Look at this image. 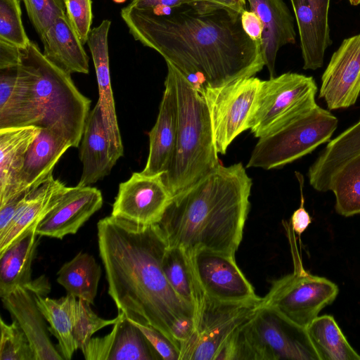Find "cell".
I'll list each match as a JSON object with an SVG mask.
<instances>
[{"instance_id":"obj_31","label":"cell","mask_w":360,"mask_h":360,"mask_svg":"<svg viewBox=\"0 0 360 360\" xmlns=\"http://www.w3.org/2000/svg\"><path fill=\"white\" fill-rule=\"evenodd\" d=\"M305 329L319 360H360L333 316H318Z\"/></svg>"},{"instance_id":"obj_12","label":"cell","mask_w":360,"mask_h":360,"mask_svg":"<svg viewBox=\"0 0 360 360\" xmlns=\"http://www.w3.org/2000/svg\"><path fill=\"white\" fill-rule=\"evenodd\" d=\"M188 252L204 295L224 302L261 298L236 264L235 256L205 249Z\"/></svg>"},{"instance_id":"obj_14","label":"cell","mask_w":360,"mask_h":360,"mask_svg":"<svg viewBox=\"0 0 360 360\" xmlns=\"http://www.w3.org/2000/svg\"><path fill=\"white\" fill-rule=\"evenodd\" d=\"M360 94V34L345 39L321 77L319 97L329 110L349 108Z\"/></svg>"},{"instance_id":"obj_39","label":"cell","mask_w":360,"mask_h":360,"mask_svg":"<svg viewBox=\"0 0 360 360\" xmlns=\"http://www.w3.org/2000/svg\"><path fill=\"white\" fill-rule=\"evenodd\" d=\"M132 323L143 333L161 359L179 360L180 353L179 349L161 332L150 326Z\"/></svg>"},{"instance_id":"obj_29","label":"cell","mask_w":360,"mask_h":360,"mask_svg":"<svg viewBox=\"0 0 360 360\" xmlns=\"http://www.w3.org/2000/svg\"><path fill=\"white\" fill-rule=\"evenodd\" d=\"M162 268L174 290L193 308L195 314L204 293L195 276L189 252L182 248L167 246Z\"/></svg>"},{"instance_id":"obj_46","label":"cell","mask_w":360,"mask_h":360,"mask_svg":"<svg viewBox=\"0 0 360 360\" xmlns=\"http://www.w3.org/2000/svg\"><path fill=\"white\" fill-rule=\"evenodd\" d=\"M112 1L116 3H122V2L125 1L126 0H112Z\"/></svg>"},{"instance_id":"obj_7","label":"cell","mask_w":360,"mask_h":360,"mask_svg":"<svg viewBox=\"0 0 360 360\" xmlns=\"http://www.w3.org/2000/svg\"><path fill=\"white\" fill-rule=\"evenodd\" d=\"M234 360H319L306 329L260 306L237 334Z\"/></svg>"},{"instance_id":"obj_6","label":"cell","mask_w":360,"mask_h":360,"mask_svg":"<svg viewBox=\"0 0 360 360\" xmlns=\"http://www.w3.org/2000/svg\"><path fill=\"white\" fill-rule=\"evenodd\" d=\"M338 123L330 111L316 105L259 138L246 167L268 170L292 162L328 142Z\"/></svg>"},{"instance_id":"obj_26","label":"cell","mask_w":360,"mask_h":360,"mask_svg":"<svg viewBox=\"0 0 360 360\" xmlns=\"http://www.w3.org/2000/svg\"><path fill=\"white\" fill-rule=\"evenodd\" d=\"M360 154V119L327 144L308 172L310 185L316 191H330L337 172L350 159Z\"/></svg>"},{"instance_id":"obj_4","label":"cell","mask_w":360,"mask_h":360,"mask_svg":"<svg viewBox=\"0 0 360 360\" xmlns=\"http://www.w3.org/2000/svg\"><path fill=\"white\" fill-rule=\"evenodd\" d=\"M91 103L70 75L49 60L30 41L19 49L17 77L6 75L0 79V129H51L77 148Z\"/></svg>"},{"instance_id":"obj_13","label":"cell","mask_w":360,"mask_h":360,"mask_svg":"<svg viewBox=\"0 0 360 360\" xmlns=\"http://www.w3.org/2000/svg\"><path fill=\"white\" fill-rule=\"evenodd\" d=\"M172 198L162 174L134 172L120 184L111 215L139 224H158Z\"/></svg>"},{"instance_id":"obj_2","label":"cell","mask_w":360,"mask_h":360,"mask_svg":"<svg viewBox=\"0 0 360 360\" xmlns=\"http://www.w3.org/2000/svg\"><path fill=\"white\" fill-rule=\"evenodd\" d=\"M97 236L108 292L118 312L157 329L177 348L174 328L181 320H195V311L165 274L162 259L168 245L158 225L110 215L98 221Z\"/></svg>"},{"instance_id":"obj_10","label":"cell","mask_w":360,"mask_h":360,"mask_svg":"<svg viewBox=\"0 0 360 360\" xmlns=\"http://www.w3.org/2000/svg\"><path fill=\"white\" fill-rule=\"evenodd\" d=\"M338 287L330 280L306 271L302 266L293 273L272 283L260 306L278 312L291 323L306 328L338 294Z\"/></svg>"},{"instance_id":"obj_3","label":"cell","mask_w":360,"mask_h":360,"mask_svg":"<svg viewBox=\"0 0 360 360\" xmlns=\"http://www.w3.org/2000/svg\"><path fill=\"white\" fill-rule=\"evenodd\" d=\"M252 185L241 162L220 163L172 196L157 224L167 245L235 256L250 210Z\"/></svg>"},{"instance_id":"obj_37","label":"cell","mask_w":360,"mask_h":360,"mask_svg":"<svg viewBox=\"0 0 360 360\" xmlns=\"http://www.w3.org/2000/svg\"><path fill=\"white\" fill-rule=\"evenodd\" d=\"M28 18L41 38L53 20L65 13L63 0H20Z\"/></svg>"},{"instance_id":"obj_45","label":"cell","mask_w":360,"mask_h":360,"mask_svg":"<svg viewBox=\"0 0 360 360\" xmlns=\"http://www.w3.org/2000/svg\"><path fill=\"white\" fill-rule=\"evenodd\" d=\"M352 6H357L360 4V0H349Z\"/></svg>"},{"instance_id":"obj_44","label":"cell","mask_w":360,"mask_h":360,"mask_svg":"<svg viewBox=\"0 0 360 360\" xmlns=\"http://www.w3.org/2000/svg\"><path fill=\"white\" fill-rule=\"evenodd\" d=\"M19 49L0 41V69L17 65Z\"/></svg>"},{"instance_id":"obj_8","label":"cell","mask_w":360,"mask_h":360,"mask_svg":"<svg viewBox=\"0 0 360 360\" xmlns=\"http://www.w3.org/2000/svg\"><path fill=\"white\" fill-rule=\"evenodd\" d=\"M262 300L224 302L204 295L195 315V331L181 347L179 360H226L234 338Z\"/></svg>"},{"instance_id":"obj_36","label":"cell","mask_w":360,"mask_h":360,"mask_svg":"<svg viewBox=\"0 0 360 360\" xmlns=\"http://www.w3.org/2000/svg\"><path fill=\"white\" fill-rule=\"evenodd\" d=\"M90 304L81 299L76 302L73 337L77 349L82 350L96 332L108 326H113L119 319L118 315L112 319L101 318L93 311Z\"/></svg>"},{"instance_id":"obj_16","label":"cell","mask_w":360,"mask_h":360,"mask_svg":"<svg viewBox=\"0 0 360 360\" xmlns=\"http://www.w3.org/2000/svg\"><path fill=\"white\" fill-rule=\"evenodd\" d=\"M300 40L304 70L323 66L326 49L332 44L328 12L330 0H290Z\"/></svg>"},{"instance_id":"obj_19","label":"cell","mask_w":360,"mask_h":360,"mask_svg":"<svg viewBox=\"0 0 360 360\" xmlns=\"http://www.w3.org/2000/svg\"><path fill=\"white\" fill-rule=\"evenodd\" d=\"M111 25L109 20L91 29L87 44L91 53L98 89V101L103 124L114 150L123 156L124 147L121 139L110 83L108 53V32Z\"/></svg>"},{"instance_id":"obj_32","label":"cell","mask_w":360,"mask_h":360,"mask_svg":"<svg viewBox=\"0 0 360 360\" xmlns=\"http://www.w3.org/2000/svg\"><path fill=\"white\" fill-rule=\"evenodd\" d=\"M111 330L108 360H155L161 359L140 329L123 313Z\"/></svg>"},{"instance_id":"obj_35","label":"cell","mask_w":360,"mask_h":360,"mask_svg":"<svg viewBox=\"0 0 360 360\" xmlns=\"http://www.w3.org/2000/svg\"><path fill=\"white\" fill-rule=\"evenodd\" d=\"M0 328L1 360H35L30 341L15 320L8 324L1 318Z\"/></svg>"},{"instance_id":"obj_21","label":"cell","mask_w":360,"mask_h":360,"mask_svg":"<svg viewBox=\"0 0 360 360\" xmlns=\"http://www.w3.org/2000/svg\"><path fill=\"white\" fill-rule=\"evenodd\" d=\"M68 187L51 174L32 190L6 229L0 233V255L37 225L58 204Z\"/></svg>"},{"instance_id":"obj_25","label":"cell","mask_w":360,"mask_h":360,"mask_svg":"<svg viewBox=\"0 0 360 360\" xmlns=\"http://www.w3.org/2000/svg\"><path fill=\"white\" fill-rule=\"evenodd\" d=\"M40 39L45 57L60 70L70 75L89 73V56L65 13L53 20Z\"/></svg>"},{"instance_id":"obj_11","label":"cell","mask_w":360,"mask_h":360,"mask_svg":"<svg viewBox=\"0 0 360 360\" xmlns=\"http://www.w3.org/2000/svg\"><path fill=\"white\" fill-rule=\"evenodd\" d=\"M262 82L255 76L243 77L220 86H207L202 93L218 153L224 155L232 141L250 129Z\"/></svg>"},{"instance_id":"obj_30","label":"cell","mask_w":360,"mask_h":360,"mask_svg":"<svg viewBox=\"0 0 360 360\" xmlns=\"http://www.w3.org/2000/svg\"><path fill=\"white\" fill-rule=\"evenodd\" d=\"M57 276V282L65 289L67 294L94 304L101 269L92 255L77 253L60 268Z\"/></svg>"},{"instance_id":"obj_23","label":"cell","mask_w":360,"mask_h":360,"mask_svg":"<svg viewBox=\"0 0 360 360\" xmlns=\"http://www.w3.org/2000/svg\"><path fill=\"white\" fill-rule=\"evenodd\" d=\"M263 26L262 53L270 78L276 77L275 64L279 49L296 41L294 18L283 0H247Z\"/></svg>"},{"instance_id":"obj_24","label":"cell","mask_w":360,"mask_h":360,"mask_svg":"<svg viewBox=\"0 0 360 360\" xmlns=\"http://www.w3.org/2000/svg\"><path fill=\"white\" fill-rule=\"evenodd\" d=\"M36 229L25 234L0 255V295L17 286H22L34 295L44 296L47 281L31 279L32 264L39 244Z\"/></svg>"},{"instance_id":"obj_22","label":"cell","mask_w":360,"mask_h":360,"mask_svg":"<svg viewBox=\"0 0 360 360\" xmlns=\"http://www.w3.org/2000/svg\"><path fill=\"white\" fill-rule=\"evenodd\" d=\"M70 147V143L60 133L53 129L40 128L16 178L13 197L38 187L46 180L53 174V169L60 158Z\"/></svg>"},{"instance_id":"obj_9","label":"cell","mask_w":360,"mask_h":360,"mask_svg":"<svg viewBox=\"0 0 360 360\" xmlns=\"http://www.w3.org/2000/svg\"><path fill=\"white\" fill-rule=\"evenodd\" d=\"M317 84L312 77L286 72L262 80L250 130L256 138L264 136L316 105Z\"/></svg>"},{"instance_id":"obj_38","label":"cell","mask_w":360,"mask_h":360,"mask_svg":"<svg viewBox=\"0 0 360 360\" xmlns=\"http://www.w3.org/2000/svg\"><path fill=\"white\" fill-rule=\"evenodd\" d=\"M65 14L81 41L87 42L93 20L91 0H63Z\"/></svg>"},{"instance_id":"obj_18","label":"cell","mask_w":360,"mask_h":360,"mask_svg":"<svg viewBox=\"0 0 360 360\" xmlns=\"http://www.w3.org/2000/svg\"><path fill=\"white\" fill-rule=\"evenodd\" d=\"M80 143L83 167L77 185L91 186L108 176L120 158L111 146L98 103L89 113Z\"/></svg>"},{"instance_id":"obj_1","label":"cell","mask_w":360,"mask_h":360,"mask_svg":"<svg viewBox=\"0 0 360 360\" xmlns=\"http://www.w3.org/2000/svg\"><path fill=\"white\" fill-rule=\"evenodd\" d=\"M120 15L135 40L160 53L200 93L255 76L264 66L262 41L245 33L241 13L219 4L183 5L168 14L127 6Z\"/></svg>"},{"instance_id":"obj_33","label":"cell","mask_w":360,"mask_h":360,"mask_svg":"<svg viewBox=\"0 0 360 360\" xmlns=\"http://www.w3.org/2000/svg\"><path fill=\"white\" fill-rule=\"evenodd\" d=\"M330 191L336 212L344 217L360 214V154L347 161L334 175Z\"/></svg>"},{"instance_id":"obj_40","label":"cell","mask_w":360,"mask_h":360,"mask_svg":"<svg viewBox=\"0 0 360 360\" xmlns=\"http://www.w3.org/2000/svg\"><path fill=\"white\" fill-rule=\"evenodd\" d=\"M205 1L211 2L210 0H131L127 6L139 11L156 12L161 8L170 10L183 5H193Z\"/></svg>"},{"instance_id":"obj_17","label":"cell","mask_w":360,"mask_h":360,"mask_svg":"<svg viewBox=\"0 0 360 360\" xmlns=\"http://www.w3.org/2000/svg\"><path fill=\"white\" fill-rule=\"evenodd\" d=\"M0 297L4 307L29 340L35 360L64 359L49 338L45 318L31 291L17 286Z\"/></svg>"},{"instance_id":"obj_42","label":"cell","mask_w":360,"mask_h":360,"mask_svg":"<svg viewBox=\"0 0 360 360\" xmlns=\"http://www.w3.org/2000/svg\"><path fill=\"white\" fill-rule=\"evenodd\" d=\"M295 175L300 184L301 203L300 206L294 211L291 216L290 224L292 229L298 236H301L311 223V218L309 212L304 208V198L303 195L304 179L302 175L296 172Z\"/></svg>"},{"instance_id":"obj_41","label":"cell","mask_w":360,"mask_h":360,"mask_svg":"<svg viewBox=\"0 0 360 360\" xmlns=\"http://www.w3.org/2000/svg\"><path fill=\"white\" fill-rule=\"evenodd\" d=\"M34 188L24 191L14 195L4 205L0 206V233L4 232L9 226L11 221L24 204L28 195Z\"/></svg>"},{"instance_id":"obj_43","label":"cell","mask_w":360,"mask_h":360,"mask_svg":"<svg viewBox=\"0 0 360 360\" xmlns=\"http://www.w3.org/2000/svg\"><path fill=\"white\" fill-rule=\"evenodd\" d=\"M240 19L245 33L252 40L262 41L264 26L260 18L252 11L245 10L241 13Z\"/></svg>"},{"instance_id":"obj_28","label":"cell","mask_w":360,"mask_h":360,"mask_svg":"<svg viewBox=\"0 0 360 360\" xmlns=\"http://www.w3.org/2000/svg\"><path fill=\"white\" fill-rule=\"evenodd\" d=\"M34 295L41 312L49 323V332L58 340L60 353L64 359H71L77 350L73 337L77 297L69 294L59 299Z\"/></svg>"},{"instance_id":"obj_5","label":"cell","mask_w":360,"mask_h":360,"mask_svg":"<svg viewBox=\"0 0 360 360\" xmlns=\"http://www.w3.org/2000/svg\"><path fill=\"white\" fill-rule=\"evenodd\" d=\"M166 63L175 85L178 112L175 148L162 176L174 196L214 170L220 162L204 97L177 68Z\"/></svg>"},{"instance_id":"obj_27","label":"cell","mask_w":360,"mask_h":360,"mask_svg":"<svg viewBox=\"0 0 360 360\" xmlns=\"http://www.w3.org/2000/svg\"><path fill=\"white\" fill-rule=\"evenodd\" d=\"M39 131L35 127L0 129V206L13 197L25 155Z\"/></svg>"},{"instance_id":"obj_15","label":"cell","mask_w":360,"mask_h":360,"mask_svg":"<svg viewBox=\"0 0 360 360\" xmlns=\"http://www.w3.org/2000/svg\"><path fill=\"white\" fill-rule=\"evenodd\" d=\"M103 201L101 191L95 187H68L58 204L37 225L36 233L58 239L75 234L101 208Z\"/></svg>"},{"instance_id":"obj_34","label":"cell","mask_w":360,"mask_h":360,"mask_svg":"<svg viewBox=\"0 0 360 360\" xmlns=\"http://www.w3.org/2000/svg\"><path fill=\"white\" fill-rule=\"evenodd\" d=\"M20 0H0V41L18 49L27 46L29 39L22 21Z\"/></svg>"},{"instance_id":"obj_20","label":"cell","mask_w":360,"mask_h":360,"mask_svg":"<svg viewBox=\"0 0 360 360\" xmlns=\"http://www.w3.org/2000/svg\"><path fill=\"white\" fill-rule=\"evenodd\" d=\"M165 91L158 117L148 133L149 153L142 172L146 174H164L173 157L177 129V99L174 82L167 72Z\"/></svg>"}]
</instances>
